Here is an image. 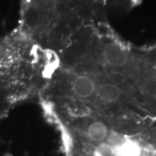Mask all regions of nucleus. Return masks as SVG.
Segmentation results:
<instances>
[{"instance_id":"nucleus-1","label":"nucleus","mask_w":156,"mask_h":156,"mask_svg":"<svg viewBox=\"0 0 156 156\" xmlns=\"http://www.w3.org/2000/svg\"><path fill=\"white\" fill-rule=\"evenodd\" d=\"M62 133L64 156H155L152 119L50 112Z\"/></svg>"},{"instance_id":"nucleus-2","label":"nucleus","mask_w":156,"mask_h":156,"mask_svg":"<svg viewBox=\"0 0 156 156\" xmlns=\"http://www.w3.org/2000/svg\"><path fill=\"white\" fill-rule=\"evenodd\" d=\"M38 89L25 82L0 80V118L13 105L34 95Z\"/></svg>"}]
</instances>
